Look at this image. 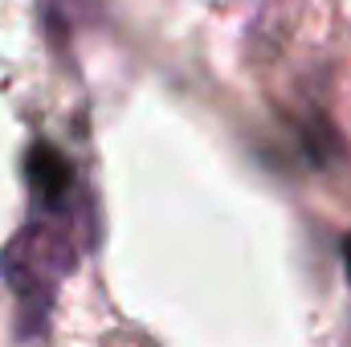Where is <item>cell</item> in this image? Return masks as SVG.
Wrapping results in <instances>:
<instances>
[{"label":"cell","mask_w":351,"mask_h":347,"mask_svg":"<svg viewBox=\"0 0 351 347\" xmlns=\"http://www.w3.org/2000/svg\"><path fill=\"white\" fill-rule=\"evenodd\" d=\"M343 254H348V270H351V237H348V246H343Z\"/></svg>","instance_id":"7a4b0ae2"},{"label":"cell","mask_w":351,"mask_h":347,"mask_svg":"<svg viewBox=\"0 0 351 347\" xmlns=\"http://www.w3.org/2000/svg\"><path fill=\"white\" fill-rule=\"evenodd\" d=\"M37 200H41V213L0 254V274L12 286V294L21 298L25 323H41L45 319L53 294L62 290V282L74 274V265L82 258L78 217H74L70 192L37 196Z\"/></svg>","instance_id":"6da1fadb"}]
</instances>
